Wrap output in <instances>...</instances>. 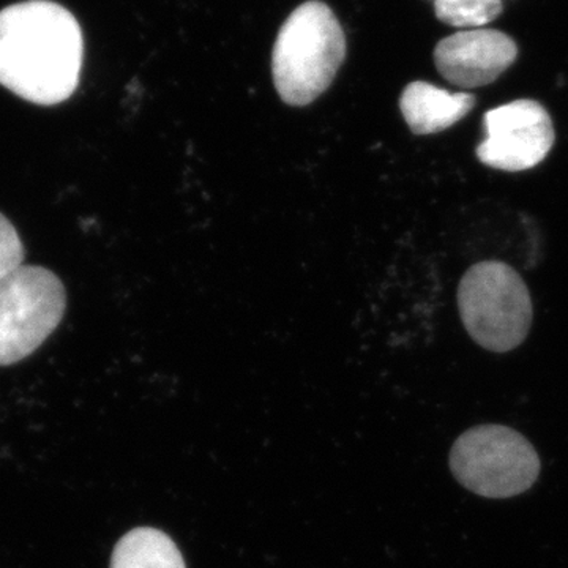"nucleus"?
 Masks as SVG:
<instances>
[{"mask_svg":"<svg viewBox=\"0 0 568 568\" xmlns=\"http://www.w3.org/2000/svg\"><path fill=\"white\" fill-rule=\"evenodd\" d=\"M517 58V43L495 29L455 33L440 40L435 50L437 71L462 89L491 84Z\"/></svg>","mask_w":568,"mask_h":568,"instance_id":"0eeeda50","label":"nucleus"},{"mask_svg":"<svg viewBox=\"0 0 568 568\" xmlns=\"http://www.w3.org/2000/svg\"><path fill=\"white\" fill-rule=\"evenodd\" d=\"M24 261V246H22L17 227L0 213V278L21 267Z\"/></svg>","mask_w":568,"mask_h":568,"instance_id":"9b49d317","label":"nucleus"},{"mask_svg":"<svg viewBox=\"0 0 568 568\" xmlns=\"http://www.w3.org/2000/svg\"><path fill=\"white\" fill-rule=\"evenodd\" d=\"M448 462L463 487L488 499L523 495L536 484L541 469L532 444L504 425L467 429L455 440Z\"/></svg>","mask_w":568,"mask_h":568,"instance_id":"20e7f679","label":"nucleus"},{"mask_svg":"<svg viewBox=\"0 0 568 568\" xmlns=\"http://www.w3.org/2000/svg\"><path fill=\"white\" fill-rule=\"evenodd\" d=\"M484 126L487 136L477 148V159L507 173L532 170L556 141L551 118L536 100H515L489 110Z\"/></svg>","mask_w":568,"mask_h":568,"instance_id":"423d86ee","label":"nucleus"},{"mask_svg":"<svg viewBox=\"0 0 568 568\" xmlns=\"http://www.w3.org/2000/svg\"><path fill=\"white\" fill-rule=\"evenodd\" d=\"M346 58V39L334 11L320 0L290 14L272 54L276 92L291 106H306L327 91Z\"/></svg>","mask_w":568,"mask_h":568,"instance_id":"f03ea898","label":"nucleus"},{"mask_svg":"<svg viewBox=\"0 0 568 568\" xmlns=\"http://www.w3.org/2000/svg\"><path fill=\"white\" fill-rule=\"evenodd\" d=\"M111 568H186L173 540L159 529L130 530L115 545Z\"/></svg>","mask_w":568,"mask_h":568,"instance_id":"1a4fd4ad","label":"nucleus"},{"mask_svg":"<svg viewBox=\"0 0 568 568\" xmlns=\"http://www.w3.org/2000/svg\"><path fill=\"white\" fill-rule=\"evenodd\" d=\"M65 287L40 265H24L0 278V366L24 361L62 323Z\"/></svg>","mask_w":568,"mask_h":568,"instance_id":"39448f33","label":"nucleus"},{"mask_svg":"<svg viewBox=\"0 0 568 568\" xmlns=\"http://www.w3.org/2000/svg\"><path fill=\"white\" fill-rule=\"evenodd\" d=\"M476 106L473 93H450L429 82L416 81L406 85L399 99L403 118L410 132L418 136L450 129Z\"/></svg>","mask_w":568,"mask_h":568,"instance_id":"6e6552de","label":"nucleus"},{"mask_svg":"<svg viewBox=\"0 0 568 568\" xmlns=\"http://www.w3.org/2000/svg\"><path fill=\"white\" fill-rule=\"evenodd\" d=\"M458 308L470 338L491 353L514 351L528 338L532 298L511 265L484 261L458 286Z\"/></svg>","mask_w":568,"mask_h":568,"instance_id":"7ed1b4c3","label":"nucleus"},{"mask_svg":"<svg viewBox=\"0 0 568 568\" xmlns=\"http://www.w3.org/2000/svg\"><path fill=\"white\" fill-rule=\"evenodd\" d=\"M84 43L80 24L48 0L0 11V84L41 106L65 102L80 84Z\"/></svg>","mask_w":568,"mask_h":568,"instance_id":"f257e3e1","label":"nucleus"},{"mask_svg":"<svg viewBox=\"0 0 568 568\" xmlns=\"http://www.w3.org/2000/svg\"><path fill=\"white\" fill-rule=\"evenodd\" d=\"M437 20L452 28L481 29L503 13L500 0H435Z\"/></svg>","mask_w":568,"mask_h":568,"instance_id":"9d476101","label":"nucleus"}]
</instances>
